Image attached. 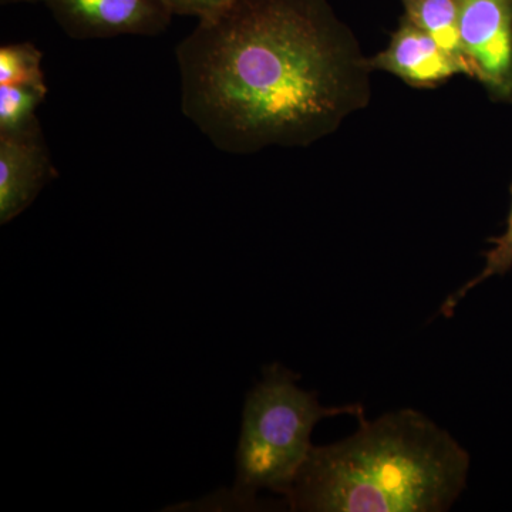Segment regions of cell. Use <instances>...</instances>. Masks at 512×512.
Returning a JSON list of instances; mask_svg holds the SVG:
<instances>
[{
  "label": "cell",
  "instance_id": "6da1fadb",
  "mask_svg": "<svg viewBox=\"0 0 512 512\" xmlns=\"http://www.w3.org/2000/svg\"><path fill=\"white\" fill-rule=\"evenodd\" d=\"M175 53L184 116L224 153L311 146L372 97L369 57L329 0H234Z\"/></svg>",
  "mask_w": 512,
  "mask_h": 512
},
{
  "label": "cell",
  "instance_id": "7a4b0ae2",
  "mask_svg": "<svg viewBox=\"0 0 512 512\" xmlns=\"http://www.w3.org/2000/svg\"><path fill=\"white\" fill-rule=\"evenodd\" d=\"M468 470L470 456L448 431L403 409L312 447L286 500L292 511L443 512L463 494Z\"/></svg>",
  "mask_w": 512,
  "mask_h": 512
},
{
  "label": "cell",
  "instance_id": "3957f363",
  "mask_svg": "<svg viewBox=\"0 0 512 512\" xmlns=\"http://www.w3.org/2000/svg\"><path fill=\"white\" fill-rule=\"evenodd\" d=\"M301 376L272 363L245 399L237 448V476L231 504L254 507L262 490L288 495L312 450L316 424L328 417L350 414L365 419L362 404L323 407L318 393L298 387Z\"/></svg>",
  "mask_w": 512,
  "mask_h": 512
},
{
  "label": "cell",
  "instance_id": "277c9868",
  "mask_svg": "<svg viewBox=\"0 0 512 512\" xmlns=\"http://www.w3.org/2000/svg\"><path fill=\"white\" fill-rule=\"evenodd\" d=\"M461 46L491 100L512 104V0H456Z\"/></svg>",
  "mask_w": 512,
  "mask_h": 512
},
{
  "label": "cell",
  "instance_id": "5b68a950",
  "mask_svg": "<svg viewBox=\"0 0 512 512\" xmlns=\"http://www.w3.org/2000/svg\"><path fill=\"white\" fill-rule=\"evenodd\" d=\"M67 36L76 40L157 36L173 13L164 0H42Z\"/></svg>",
  "mask_w": 512,
  "mask_h": 512
},
{
  "label": "cell",
  "instance_id": "8992f818",
  "mask_svg": "<svg viewBox=\"0 0 512 512\" xmlns=\"http://www.w3.org/2000/svg\"><path fill=\"white\" fill-rule=\"evenodd\" d=\"M56 177L40 123L19 133L0 134V224H9L28 210Z\"/></svg>",
  "mask_w": 512,
  "mask_h": 512
},
{
  "label": "cell",
  "instance_id": "52a82bcc",
  "mask_svg": "<svg viewBox=\"0 0 512 512\" xmlns=\"http://www.w3.org/2000/svg\"><path fill=\"white\" fill-rule=\"evenodd\" d=\"M369 60L373 72L393 74L416 89L440 86L457 74L470 77L464 64L404 16L389 46Z\"/></svg>",
  "mask_w": 512,
  "mask_h": 512
},
{
  "label": "cell",
  "instance_id": "ba28073f",
  "mask_svg": "<svg viewBox=\"0 0 512 512\" xmlns=\"http://www.w3.org/2000/svg\"><path fill=\"white\" fill-rule=\"evenodd\" d=\"M404 8V18L414 23L433 37L454 59L470 67L461 46L458 30V10L456 0H400Z\"/></svg>",
  "mask_w": 512,
  "mask_h": 512
},
{
  "label": "cell",
  "instance_id": "9c48e42d",
  "mask_svg": "<svg viewBox=\"0 0 512 512\" xmlns=\"http://www.w3.org/2000/svg\"><path fill=\"white\" fill-rule=\"evenodd\" d=\"M47 87L0 84V134L19 133L40 123L36 111Z\"/></svg>",
  "mask_w": 512,
  "mask_h": 512
},
{
  "label": "cell",
  "instance_id": "30bf717a",
  "mask_svg": "<svg viewBox=\"0 0 512 512\" xmlns=\"http://www.w3.org/2000/svg\"><path fill=\"white\" fill-rule=\"evenodd\" d=\"M493 247L488 249L484 254L485 264L483 271L473 279L467 282L466 285L461 286L458 291L451 293L450 296L444 301L440 309V315L450 318L453 316L454 309L461 299L467 295L468 292L473 291L476 286L483 284L493 276H503L510 272L512 269V185H511V208L508 214L507 225L503 234L498 237L488 239Z\"/></svg>",
  "mask_w": 512,
  "mask_h": 512
},
{
  "label": "cell",
  "instance_id": "8fae6325",
  "mask_svg": "<svg viewBox=\"0 0 512 512\" xmlns=\"http://www.w3.org/2000/svg\"><path fill=\"white\" fill-rule=\"evenodd\" d=\"M0 84L46 87L42 52L32 43L0 47Z\"/></svg>",
  "mask_w": 512,
  "mask_h": 512
},
{
  "label": "cell",
  "instance_id": "7c38bea8",
  "mask_svg": "<svg viewBox=\"0 0 512 512\" xmlns=\"http://www.w3.org/2000/svg\"><path fill=\"white\" fill-rule=\"evenodd\" d=\"M234 0H164L173 15L211 18L231 5Z\"/></svg>",
  "mask_w": 512,
  "mask_h": 512
},
{
  "label": "cell",
  "instance_id": "4fadbf2b",
  "mask_svg": "<svg viewBox=\"0 0 512 512\" xmlns=\"http://www.w3.org/2000/svg\"><path fill=\"white\" fill-rule=\"evenodd\" d=\"M39 2V0H0L2 5H13V3H33ZM42 2V0H40Z\"/></svg>",
  "mask_w": 512,
  "mask_h": 512
}]
</instances>
